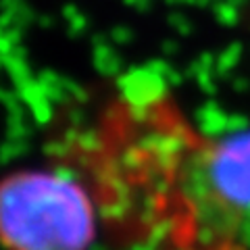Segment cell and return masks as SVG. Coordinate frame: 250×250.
Instances as JSON below:
<instances>
[{
  "label": "cell",
  "instance_id": "1",
  "mask_svg": "<svg viewBox=\"0 0 250 250\" xmlns=\"http://www.w3.org/2000/svg\"><path fill=\"white\" fill-rule=\"evenodd\" d=\"M117 250H250V129L207 138L190 123L131 177Z\"/></svg>",
  "mask_w": 250,
  "mask_h": 250
},
{
  "label": "cell",
  "instance_id": "2",
  "mask_svg": "<svg viewBox=\"0 0 250 250\" xmlns=\"http://www.w3.org/2000/svg\"><path fill=\"white\" fill-rule=\"evenodd\" d=\"M103 223L73 167H19L0 177V250H90Z\"/></svg>",
  "mask_w": 250,
  "mask_h": 250
}]
</instances>
